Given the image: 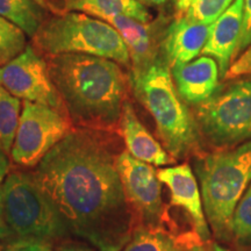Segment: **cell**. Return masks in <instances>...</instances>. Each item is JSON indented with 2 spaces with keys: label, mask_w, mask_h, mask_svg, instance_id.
<instances>
[{
  "label": "cell",
  "mask_w": 251,
  "mask_h": 251,
  "mask_svg": "<svg viewBox=\"0 0 251 251\" xmlns=\"http://www.w3.org/2000/svg\"><path fill=\"white\" fill-rule=\"evenodd\" d=\"M112 133L74 129L47 153L33 177L69 233L99 251H122L137 216L126 197Z\"/></svg>",
  "instance_id": "obj_1"
},
{
  "label": "cell",
  "mask_w": 251,
  "mask_h": 251,
  "mask_svg": "<svg viewBox=\"0 0 251 251\" xmlns=\"http://www.w3.org/2000/svg\"><path fill=\"white\" fill-rule=\"evenodd\" d=\"M46 59L72 124L84 129L118 131L127 87L120 64L83 54H59Z\"/></svg>",
  "instance_id": "obj_2"
},
{
  "label": "cell",
  "mask_w": 251,
  "mask_h": 251,
  "mask_svg": "<svg viewBox=\"0 0 251 251\" xmlns=\"http://www.w3.org/2000/svg\"><path fill=\"white\" fill-rule=\"evenodd\" d=\"M128 81L135 98L156 124L159 140L172 158L201 155V134L193 113L176 89L171 68L158 56L142 69L130 70Z\"/></svg>",
  "instance_id": "obj_3"
},
{
  "label": "cell",
  "mask_w": 251,
  "mask_h": 251,
  "mask_svg": "<svg viewBox=\"0 0 251 251\" xmlns=\"http://www.w3.org/2000/svg\"><path fill=\"white\" fill-rule=\"evenodd\" d=\"M194 170L213 234L219 240H230L235 208L251 183V141L197 156Z\"/></svg>",
  "instance_id": "obj_4"
},
{
  "label": "cell",
  "mask_w": 251,
  "mask_h": 251,
  "mask_svg": "<svg viewBox=\"0 0 251 251\" xmlns=\"http://www.w3.org/2000/svg\"><path fill=\"white\" fill-rule=\"evenodd\" d=\"M33 42L37 51L46 56H98L131 68L129 51L119 31L101 19L83 12H63L46 19Z\"/></svg>",
  "instance_id": "obj_5"
},
{
  "label": "cell",
  "mask_w": 251,
  "mask_h": 251,
  "mask_svg": "<svg viewBox=\"0 0 251 251\" xmlns=\"http://www.w3.org/2000/svg\"><path fill=\"white\" fill-rule=\"evenodd\" d=\"M1 188L8 243L39 241L49 244L69 233L57 209L31 174L12 172Z\"/></svg>",
  "instance_id": "obj_6"
},
{
  "label": "cell",
  "mask_w": 251,
  "mask_h": 251,
  "mask_svg": "<svg viewBox=\"0 0 251 251\" xmlns=\"http://www.w3.org/2000/svg\"><path fill=\"white\" fill-rule=\"evenodd\" d=\"M228 81L193 112L201 137L222 149L251 141V75Z\"/></svg>",
  "instance_id": "obj_7"
},
{
  "label": "cell",
  "mask_w": 251,
  "mask_h": 251,
  "mask_svg": "<svg viewBox=\"0 0 251 251\" xmlns=\"http://www.w3.org/2000/svg\"><path fill=\"white\" fill-rule=\"evenodd\" d=\"M74 130L71 119L42 103L24 101L11 157L14 163L33 168Z\"/></svg>",
  "instance_id": "obj_8"
},
{
  "label": "cell",
  "mask_w": 251,
  "mask_h": 251,
  "mask_svg": "<svg viewBox=\"0 0 251 251\" xmlns=\"http://www.w3.org/2000/svg\"><path fill=\"white\" fill-rule=\"evenodd\" d=\"M0 85L19 99L42 103L68 114L50 77L47 59L33 47L27 46L20 55L0 67Z\"/></svg>",
  "instance_id": "obj_9"
},
{
  "label": "cell",
  "mask_w": 251,
  "mask_h": 251,
  "mask_svg": "<svg viewBox=\"0 0 251 251\" xmlns=\"http://www.w3.org/2000/svg\"><path fill=\"white\" fill-rule=\"evenodd\" d=\"M118 170L126 197L136 213L140 226L163 227L165 212L162 181L153 166L135 158L128 151H121L118 157Z\"/></svg>",
  "instance_id": "obj_10"
},
{
  "label": "cell",
  "mask_w": 251,
  "mask_h": 251,
  "mask_svg": "<svg viewBox=\"0 0 251 251\" xmlns=\"http://www.w3.org/2000/svg\"><path fill=\"white\" fill-rule=\"evenodd\" d=\"M159 180L170 192V205L183 209L193 231L202 241H211V230L203 211L201 192L190 164L170 166L157 171Z\"/></svg>",
  "instance_id": "obj_11"
},
{
  "label": "cell",
  "mask_w": 251,
  "mask_h": 251,
  "mask_svg": "<svg viewBox=\"0 0 251 251\" xmlns=\"http://www.w3.org/2000/svg\"><path fill=\"white\" fill-rule=\"evenodd\" d=\"M244 0H234L224 14L211 25L208 40L202 55L214 58L219 65L220 78L224 79L230 65L242 35Z\"/></svg>",
  "instance_id": "obj_12"
},
{
  "label": "cell",
  "mask_w": 251,
  "mask_h": 251,
  "mask_svg": "<svg viewBox=\"0 0 251 251\" xmlns=\"http://www.w3.org/2000/svg\"><path fill=\"white\" fill-rule=\"evenodd\" d=\"M211 25L197 23L185 15L172 21L161 41L162 56L169 67L193 61L202 52Z\"/></svg>",
  "instance_id": "obj_13"
},
{
  "label": "cell",
  "mask_w": 251,
  "mask_h": 251,
  "mask_svg": "<svg viewBox=\"0 0 251 251\" xmlns=\"http://www.w3.org/2000/svg\"><path fill=\"white\" fill-rule=\"evenodd\" d=\"M171 75L181 99L194 107L206 101L220 85L219 65L209 56L175 65Z\"/></svg>",
  "instance_id": "obj_14"
},
{
  "label": "cell",
  "mask_w": 251,
  "mask_h": 251,
  "mask_svg": "<svg viewBox=\"0 0 251 251\" xmlns=\"http://www.w3.org/2000/svg\"><path fill=\"white\" fill-rule=\"evenodd\" d=\"M118 131L125 141L128 152L135 158L156 166L168 165L175 162L169 152L165 151L164 147L144 127L137 118L133 105L127 99L122 106Z\"/></svg>",
  "instance_id": "obj_15"
},
{
  "label": "cell",
  "mask_w": 251,
  "mask_h": 251,
  "mask_svg": "<svg viewBox=\"0 0 251 251\" xmlns=\"http://www.w3.org/2000/svg\"><path fill=\"white\" fill-rule=\"evenodd\" d=\"M101 20L112 25L124 39L131 59L130 70L142 69L161 56L155 42L152 28L129 17L114 15Z\"/></svg>",
  "instance_id": "obj_16"
},
{
  "label": "cell",
  "mask_w": 251,
  "mask_h": 251,
  "mask_svg": "<svg viewBox=\"0 0 251 251\" xmlns=\"http://www.w3.org/2000/svg\"><path fill=\"white\" fill-rule=\"evenodd\" d=\"M63 7L64 12H83L99 19L122 15L144 24L151 19L148 9L139 0H64Z\"/></svg>",
  "instance_id": "obj_17"
},
{
  "label": "cell",
  "mask_w": 251,
  "mask_h": 251,
  "mask_svg": "<svg viewBox=\"0 0 251 251\" xmlns=\"http://www.w3.org/2000/svg\"><path fill=\"white\" fill-rule=\"evenodd\" d=\"M0 15L31 39L47 19L45 7L35 0H0Z\"/></svg>",
  "instance_id": "obj_18"
},
{
  "label": "cell",
  "mask_w": 251,
  "mask_h": 251,
  "mask_svg": "<svg viewBox=\"0 0 251 251\" xmlns=\"http://www.w3.org/2000/svg\"><path fill=\"white\" fill-rule=\"evenodd\" d=\"M122 251H181L164 227L139 226Z\"/></svg>",
  "instance_id": "obj_19"
},
{
  "label": "cell",
  "mask_w": 251,
  "mask_h": 251,
  "mask_svg": "<svg viewBox=\"0 0 251 251\" xmlns=\"http://www.w3.org/2000/svg\"><path fill=\"white\" fill-rule=\"evenodd\" d=\"M20 115V99L0 85V144L7 153H11Z\"/></svg>",
  "instance_id": "obj_20"
},
{
  "label": "cell",
  "mask_w": 251,
  "mask_h": 251,
  "mask_svg": "<svg viewBox=\"0 0 251 251\" xmlns=\"http://www.w3.org/2000/svg\"><path fill=\"white\" fill-rule=\"evenodd\" d=\"M26 36L20 28L0 15V67L27 48Z\"/></svg>",
  "instance_id": "obj_21"
},
{
  "label": "cell",
  "mask_w": 251,
  "mask_h": 251,
  "mask_svg": "<svg viewBox=\"0 0 251 251\" xmlns=\"http://www.w3.org/2000/svg\"><path fill=\"white\" fill-rule=\"evenodd\" d=\"M230 230L238 243L251 244V183L235 208Z\"/></svg>",
  "instance_id": "obj_22"
},
{
  "label": "cell",
  "mask_w": 251,
  "mask_h": 251,
  "mask_svg": "<svg viewBox=\"0 0 251 251\" xmlns=\"http://www.w3.org/2000/svg\"><path fill=\"white\" fill-rule=\"evenodd\" d=\"M233 2L234 0H193L185 17L197 23L212 25Z\"/></svg>",
  "instance_id": "obj_23"
},
{
  "label": "cell",
  "mask_w": 251,
  "mask_h": 251,
  "mask_svg": "<svg viewBox=\"0 0 251 251\" xmlns=\"http://www.w3.org/2000/svg\"><path fill=\"white\" fill-rule=\"evenodd\" d=\"M176 242L181 251H230L212 241H202L194 231L178 235Z\"/></svg>",
  "instance_id": "obj_24"
},
{
  "label": "cell",
  "mask_w": 251,
  "mask_h": 251,
  "mask_svg": "<svg viewBox=\"0 0 251 251\" xmlns=\"http://www.w3.org/2000/svg\"><path fill=\"white\" fill-rule=\"evenodd\" d=\"M249 75H251V46L235 59L224 79L230 80Z\"/></svg>",
  "instance_id": "obj_25"
},
{
  "label": "cell",
  "mask_w": 251,
  "mask_h": 251,
  "mask_svg": "<svg viewBox=\"0 0 251 251\" xmlns=\"http://www.w3.org/2000/svg\"><path fill=\"white\" fill-rule=\"evenodd\" d=\"M251 46V0H244L242 35L238 43L235 59Z\"/></svg>",
  "instance_id": "obj_26"
},
{
  "label": "cell",
  "mask_w": 251,
  "mask_h": 251,
  "mask_svg": "<svg viewBox=\"0 0 251 251\" xmlns=\"http://www.w3.org/2000/svg\"><path fill=\"white\" fill-rule=\"evenodd\" d=\"M2 251H51L48 243L39 241H15L8 243Z\"/></svg>",
  "instance_id": "obj_27"
},
{
  "label": "cell",
  "mask_w": 251,
  "mask_h": 251,
  "mask_svg": "<svg viewBox=\"0 0 251 251\" xmlns=\"http://www.w3.org/2000/svg\"><path fill=\"white\" fill-rule=\"evenodd\" d=\"M0 241H8L9 233L4 218V202H2V188L0 187Z\"/></svg>",
  "instance_id": "obj_28"
},
{
  "label": "cell",
  "mask_w": 251,
  "mask_h": 251,
  "mask_svg": "<svg viewBox=\"0 0 251 251\" xmlns=\"http://www.w3.org/2000/svg\"><path fill=\"white\" fill-rule=\"evenodd\" d=\"M9 171V161L7 157V152L5 151L2 146L0 144V183H2L6 176Z\"/></svg>",
  "instance_id": "obj_29"
},
{
  "label": "cell",
  "mask_w": 251,
  "mask_h": 251,
  "mask_svg": "<svg viewBox=\"0 0 251 251\" xmlns=\"http://www.w3.org/2000/svg\"><path fill=\"white\" fill-rule=\"evenodd\" d=\"M56 251H94L85 244L79 243H65L59 246Z\"/></svg>",
  "instance_id": "obj_30"
},
{
  "label": "cell",
  "mask_w": 251,
  "mask_h": 251,
  "mask_svg": "<svg viewBox=\"0 0 251 251\" xmlns=\"http://www.w3.org/2000/svg\"><path fill=\"white\" fill-rule=\"evenodd\" d=\"M193 0H176V5H177V9L180 14L186 13V11L190 8L191 4Z\"/></svg>",
  "instance_id": "obj_31"
},
{
  "label": "cell",
  "mask_w": 251,
  "mask_h": 251,
  "mask_svg": "<svg viewBox=\"0 0 251 251\" xmlns=\"http://www.w3.org/2000/svg\"><path fill=\"white\" fill-rule=\"evenodd\" d=\"M141 4L143 5H152V6H158L165 4L169 0H139Z\"/></svg>",
  "instance_id": "obj_32"
},
{
  "label": "cell",
  "mask_w": 251,
  "mask_h": 251,
  "mask_svg": "<svg viewBox=\"0 0 251 251\" xmlns=\"http://www.w3.org/2000/svg\"><path fill=\"white\" fill-rule=\"evenodd\" d=\"M37 4H40L41 6H43V7H47V5H48V1L47 0H35Z\"/></svg>",
  "instance_id": "obj_33"
},
{
  "label": "cell",
  "mask_w": 251,
  "mask_h": 251,
  "mask_svg": "<svg viewBox=\"0 0 251 251\" xmlns=\"http://www.w3.org/2000/svg\"><path fill=\"white\" fill-rule=\"evenodd\" d=\"M0 251H2V248L1 247H0Z\"/></svg>",
  "instance_id": "obj_34"
}]
</instances>
